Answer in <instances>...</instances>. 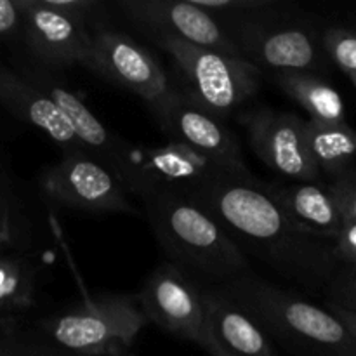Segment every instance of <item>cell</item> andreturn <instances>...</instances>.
<instances>
[{
  "label": "cell",
  "instance_id": "cell-25",
  "mask_svg": "<svg viewBox=\"0 0 356 356\" xmlns=\"http://www.w3.org/2000/svg\"><path fill=\"white\" fill-rule=\"evenodd\" d=\"M344 221L356 222V170L341 174L330 184Z\"/></svg>",
  "mask_w": 356,
  "mask_h": 356
},
{
  "label": "cell",
  "instance_id": "cell-32",
  "mask_svg": "<svg viewBox=\"0 0 356 356\" xmlns=\"http://www.w3.org/2000/svg\"><path fill=\"white\" fill-rule=\"evenodd\" d=\"M125 356H127V355H125Z\"/></svg>",
  "mask_w": 356,
  "mask_h": 356
},
{
  "label": "cell",
  "instance_id": "cell-21",
  "mask_svg": "<svg viewBox=\"0 0 356 356\" xmlns=\"http://www.w3.org/2000/svg\"><path fill=\"white\" fill-rule=\"evenodd\" d=\"M37 282L35 263L0 250V323H17L19 313L33 305Z\"/></svg>",
  "mask_w": 356,
  "mask_h": 356
},
{
  "label": "cell",
  "instance_id": "cell-20",
  "mask_svg": "<svg viewBox=\"0 0 356 356\" xmlns=\"http://www.w3.org/2000/svg\"><path fill=\"white\" fill-rule=\"evenodd\" d=\"M306 141L309 155L318 167L336 179L353 169L356 159V131L344 124H322L306 120Z\"/></svg>",
  "mask_w": 356,
  "mask_h": 356
},
{
  "label": "cell",
  "instance_id": "cell-28",
  "mask_svg": "<svg viewBox=\"0 0 356 356\" xmlns=\"http://www.w3.org/2000/svg\"><path fill=\"white\" fill-rule=\"evenodd\" d=\"M334 254L339 261H356V222L344 221L339 235L334 240Z\"/></svg>",
  "mask_w": 356,
  "mask_h": 356
},
{
  "label": "cell",
  "instance_id": "cell-6",
  "mask_svg": "<svg viewBox=\"0 0 356 356\" xmlns=\"http://www.w3.org/2000/svg\"><path fill=\"white\" fill-rule=\"evenodd\" d=\"M21 37L31 54L47 66H86L90 33L86 28L89 0H19Z\"/></svg>",
  "mask_w": 356,
  "mask_h": 356
},
{
  "label": "cell",
  "instance_id": "cell-14",
  "mask_svg": "<svg viewBox=\"0 0 356 356\" xmlns=\"http://www.w3.org/2000/svg\"><path fill=\"white\" fill-rule=\"evenodd\" d=\"M120 7L132 23L153 31L155 37L167 35L198 47L242 58L222 24L207 10L195 6L193 0H125Z\"/></svg>",
  "mask_w": 356,
  "mask_h": 356
},
{
  "label": "cell",
  "instance_id": "cell-9",
  "mask_svg": "<svg viewBox=\"0 0 356 356\" xmlns=\"http://www.w3.org/2000/svg\"><path fill=\"white\" fill-rule=\"evenodd\" d=\"M148 322L181 339L205 346L204 287L172 263L152 271L138 294Z\"/></svg>",
  "mask_w": 356,
  "mask_h": 356
},
{
  "label": "cell",
  "instance_id": "cell-29",
  "mask_svg": "<svg viewBox=\"0 0 356 356\" xmlns=\"http://www.w3.org/2000/svg\"><path fill=\"white\" fill-rule=\"evenodd\" d=\"M327 308L332 309V312L336 313L344 323H346V327L351 330V334H353V337L356 339V313L348 312V309H343L339 308V306H332V305H327Z\"/></svg>",
  "mask_w": 356,
  "mask_h": 356
},
{
  "label": "cell",
  "instance_id": "cell-33",
  "mask_svg": "<svg viewBox=\"0 0 356 356\" xmlns=\"http://www.w3.org/2000/svg\"><path fill=\"white\" fill-rule=\"evenodd\" d=\"M0 66H2V65H0Z\"/></svg>",
  "mask_w": 356,
  "mask_h": 356
},
{
  "label": "cell",
  "instance_id": "cell-7",
  "mask_svg": "<svg viewBox=\"0 0 356 356\" xmlns=\"http://www.w3.org/2000/svg\"><path fill=\"white\" fill-rule=\"evenodd\" d=\"M40 186L51 200L90 214H138L117 174L89 152L63 155L44 170Z\"/></svg>",
  "mask_w": 356,
  "mask_h": 356
},
{
  "label": "cell",
  "instance_id": "cell-5",
  "mask_svg": "<svg viewBox=\"0 0 356 356\" xmlns=\"http://www.w3.org/2000/svg\"><path fill=\"white\" fill-rule=\"evenodd\" d=\"M155 40L190 82L188 94L216 117L235 111L259 89V70L243 58L198 47L167 35L155 37Z\"/></svg>",
  "mask_w": 356,
  "mask_h": 356
},
{
  "label": "cell",
  "instance_id": "cell-8",
  "mask_svg": "<svg viewBox=\"0 0 356 356\" xmlns=\"http://www.w3.org/2000/svg\"><path fill=\"white\" fill-rule=\"evenodd\" d=\"M148 108L172 143L188 146L229 169L249 172L236 136L188 92L170 87L162 99Z\"/></svg>",
  "mask_w": 356,
  "mask_h": 356
},
{
  "label": "cell",
  "instance_id": "cell-24",
  "mask_svg": "<svg viewBox=\"0 0 356 356\" xmlns=\"http://www.w3.org/2000/svg\"><path fill=\"white\" fill-rule=\"evenodd\" d=\"M325 296L327 305L356 313V261H341Z\"/></svg>",
  "mask_w": 356,
  "mask_h": 356
},
{
  "label": "cell",
  "instance_id": "cell-10",
  "mask_svg": "<svg viewBox=\"0 0 356 356\" xmlns=\"http://www.w3.org/2000/svg\"><path fill=\"white\" fill-rule=\"evenodd\" d=\"M226 172L240 170L221 165L188 146L172 141L159 148L132 146L129 153V177L125 188L136 197L149 188L193 197L202 188Z\"/></svg>",
  "mask_w": 356,
  "mask_h": 356
},
{
  "label": "cell",
  "instance_id": "cell-30",
  "mask_svg": "<svg viewBox=\"0 0 356 356\" xmlns=\"http://www.w3.org/2000/svg\"><path fill=\"white\" fill-rule=\"evenodd\" d=\"M348 76H350V80L353 82V86L356 87V73H351V75H348Z\"/></svg>",
  "mask_w": 356,
  "mask_h": 356
},
{
  "label": "cell",
  "instance_id": "cell-16",
  "mask_svg": "<svg viewBox=\"0 0 356 356\" xmlns=\"http://www.w3.org/2000/svg\"><path fill=\"white\" fill-rule=\"evenodd\" d=\"M24 75L61 108L87 152L110 167L125 186L129 177V153L132 146L125 139L108 131L103 122L87 108V104L49 72L40 70Z\"/></svg>",
  "mask_w": 356,
  "mask_h": 356
},
{
  "label": "cell",
  "instance_id": "cell-19",
  "mask_svg": "<svg viewBox=\"0 0 356 356\" xmlns=\"http://www.w3.org/2000/svg\"><path fill=\"white\" fill-rule=\"evenodd\" d=\"M275 83L309 115V120L322 124L346 122V108L341 94L316 73L278 72Z\"/></svg>",
  "mask_w": 356,
  "mask_h": 356
},
{
  "label": "cell",
  "instance_id": "cell-12",
  "mask_svg": "<svg viewBox=\"0 0 356 356\" xmlns=\"http://www.w3.org/2000/svg\"><path fill=\"white\" fill-rule=\"evenodd\" d=\"M247 138L257 159L285 181L312 183L322 172L313 162L306 141V120L273 108H257L242 115Z\"/></svg>",
  "mask_w": 356,
  "mask_h": 356
},
{
  "label": "cell",
  "instance_id": "cell-15",
  "mask_svg": "<svg viewBox=\"0 0 356 356\" xmlns=\"http://www.w3.org/2000/svg\"><path fill=\"white\" fill-rule=\"evenodd\" d=\"M205 346L211 356H277L270 334L219 287H204Z\"/></svg>",
  "mask_w": 356,
  "mask_h": 356
},
{
  "label": "cell",
  "instance_id": "cell-11",
  "mask_svg": "<svg viewBox=\"0 0 356 356\" xmlns=\"http://www.w3.org/2000/svg\"><path fill=\"white\" fill-rule=\"evenodd\" d=\"M86 68L141 97L148 106L170 90L165 72L152 52L122 31L99 28L90 35Z\"/></svg>",
  "mask_w": 356,
  "mask_h": 356
},
{
  "label": "cell",
  "instance_id": "cell-4",
  "mask_svg": "<svg viewBox=\"0 0 356 356\" xmlns=\"http://www.w3.org/2000/svg\"><path fill=\"white\" fill-rule=\"evenodd\" d=\"M148 323L138 296H87L42 320L37 336L65 356H125Z\"/></svg>",
  "mask_w": 356,
  "mask_h": 356
},
{
  "label": "cell",
  "instance_id": "cell-27",
  "mask_svg": "<svg viewBox=\"0 0 356 356\" xmlns=\"http://www.w3.org/2000/svg\"><path fill=\"white\" fill-rule=\"evenodd\" d=\"M23 16H21L19 0H0V37L21 35Z\"/></svg>",
  "mask_w": 356,
  "mask_h": 356
},
{
  "label": "cell",
  "instance_id": "cell-17",
  "mask_svg": "<svg viewBox=\"0 0 356 356\" xmlns=\"http://www.w3.org/2000/svg\"><path fill=\"white\" fill-rule=\"evenodd\" d=\"M0 104L14 117L47 134L63 149V155L87 152L61 108L24 73L0 66Z\"/></svg>",
  "mask_w": 356,
  "mask_h": 356
},
{
  "label": "cell",
  "instance_id": "cell-13",
  "mask_svg": "<svg viewBox=\"0 0 356 356\" xmlns=\"http://www.w3.org/2000/svg\"><path fill=\"white\" fill-rule=\"evenodd\" d=\"M228 35L240 56L257 70L315 73L322 65L318 40L305 26L270 24L243 14Z\"/></svg>",
  "mask_w": 356,
  "mask_h": 356
},
{
  "label": "cell",
  "instance_id": "cell-22",
  "mask_svg": "<svg viewBox=\"0 0 356 356\" xmlns=\"http://www.w3.org/2000/svg\"><path fill=\"white\" fill-rule=\"evenodd\" d=\"M30 243V225L24 218L19 198L14 193L6 174L0 170V247L23 249Z\"/></svg>",
  "mask_w": 356,
  "mask_h": 356
},
{
  "label": "cell",
  "instance_id": "cell-2",
  "mask_svg": "<svg viewBox=\"0 0 356 356\" xmlns=\"http://www.w3.org/2000/svg\"><path fill=\"white\" fill-rule=\"evenodd\" d=\"M138 198L169 263L198 284L207 282L211 287H221L252 273L242 247L195 200L155 188L141 191Z\"/></svg>",
  "mask_w": 356,
  "mask_h": 356
},
{
  "label": "cell",
  "instance_id": "cell-3",
  "mask_svg": "<svg viewBox=\"0 0 356 356\" xmlns=\"http://www.w3.org/2000/svg\"><path fill=\"white\" fill-rule=\"evenodd\" d=\"M268 334L306 356H356V339L330 308L278 287L256 273L221 285Z\"/></svg>",
  "mask_w": 356,
  "mask_h": 356
},
{
  "label": "cell",
  "instance_id": "cell-26",
  "mask_svg": "<svg viewBox=\"0 0 356 356\" xmlns=\"http://www.w3.org/2000/svg\"><path fill=\"white\" fill-rule=\"evenodd\" d=\"M195 6L200 9L207 10L209 14H226V16H233V13H238L240 16L247 13V10H259L264 7H270V0H193Z\"/></svg>",
  "mask_w": 356,
  "mask_h": 356
},
{
  "label": "cell",
  "instance_id": "cell-23",
  "mask_svg": "<svg viewBox=\"0 0 356 356\" xmlns=\"http://www.w3.org/2000/svg\"><path fill=\"white\" fill-rule=\"evenodd\" d=\"M322 47L346 75L356 73V33L344 28H329L323 33Z\"/></svg>",
  "mask_w": 356,
  "mask_h": 356
},
{
  "label": "cell",
  "instance_id": "cell-18",
  "mask_svg": "<svg viewBox=\"0 0 356 356\" xmlns=\"http://www.w3.org/2000/svg\"><path fill=\"white\" fill-rule=\"evenodd\" d=\"M266 188L302 233L316 240H336L339 235L344 218L330 184L320 181H277L266 183Z\"/></svg>",
  "mask_w": 356,
  "mask_h": 356
},
{
  "label": "cell",
  "instance_id": "cell-1",
  "mask_svg": "<svg viewBox=\"0 0 356 356\" xmlns=\"http://www.w3.org/2000/svg\"><path fill=\"white\" fill-rule=\"evenodd\" d=\"M188 198L211 212L243 252L299 287L325 294L341 263L334 249L302 233L252 172H226Z\"/></svg>",
  "mask_w": 356,
  "mask_h": 356
},
{
  "label": "cell",
  "instance_id": "cell-31",
  "mask_svg": "<svg viewBox=\"0 0 356 356\" xmlns=\"http://www.w3.org/2000/svg\"><path fill=\"white\" fill-rule=\"evenodd\" d=\"M45 356H65V355H61V353H52V355H45Z\"/></svg>",
  "mask_w": 356,
  "mask_h": 356
}]
</instances>
